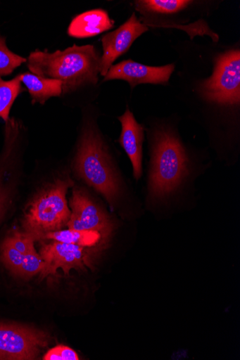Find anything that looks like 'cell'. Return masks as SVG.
I'll return each mask as SVG.
<instances>
[{
	"label": "cell",
	"instance_id": "6da1fadb",
	"mask_svg": "<svg viewBox=\"0 0 240 360\" xmlns=\"http://www.w3.org/2000/svg\"><path fill=\"white\" fill-rule=\"evenodd\" d=\"M149 138L147 200L153 205L167 203L194 188L208 167L195 161L172 126L159 124Z\"/></svg>",
	"mask_w": 240,
	"mask_h": 360
},
{
	"label": "cell",
	"instance_id": "7a4b0ae2",
	"mask_svg": "<svg viewBox=\"0 0 240 360\" xmlns=\"http://www.w3.org/2000/svg\"><path fill=\"white\" fill-rule=\"evenodd\" d=\"M72 167L77 176L111 206L121 198L125 183L104 136L91 117L84 119Z\"/></svg>",
	"mask_w": 240,
	"mask_h": 360
},
{
	"label": "cell",
	"instance_id": "3957f363",
	"mask_svg": "<svg viewBox=\"0 0 240 360\" xmlns=\"http://www.w3.org/2000/svg\"><path fill=\"white\" fill-rule=\"evenodd\" d=\"M101 55L92 45H74L49 53L37 49L27 58L30 72L63 84L62 96L74 94L97 84Z\"/></svg>",
	"mask_w": 240,
	"mask_h": 360
},
{
	"label": "cell",
	"instance_id": "277c9868",
	"mask_svg": "<svg viewBox=\"0 0 240 360\" xmlns=\"http://www.w3.org/2000/svg\"><path fill=\"white\" fill-rule=\"evenodd\" d=\"M75 186L70 178L58 179L39 193L25 215V232L39 240L44 235L59 231L66 226L71 217L66 193Z\"/></svg>",
	"mask_w": 240,
	"mask_h": 360
},
{
	"label": "cell",
	"instance_id": "5b68a950",
	"mask_svg": "<svg viewBox=\"0 0 240 360\" xmlns=\"http://www.w3.org/2000/svg\"><path fill=\"white\" fill-rule=\"evenodd\" d=\"M202 96L210 103L239 106L240 102V51L231 50L216 60L213 76L201 85Z\"/></svg>",
	"mask_w": 240,
	"mask_h": 360
},
{
	"label": "cell",
	"instance_id": "8992f818",
	"mask_svg": "<svg viewBox=\"0 0 240 360\" xmlns=\"http://www.w3.org/2000/svg\"><path fill=\"white\" fill-rule=\"evenodd\" d=\"M50 342L49 335L30 327L0 323V359H36Z\"/></svg>",
	"mask_w": 240,
	"mask_h": 360
},
{
	"label": "cell",
	"instance_id": "52a82bcc",
	"mask_svg": "<svg viewBox=\"0 0 240 360\" xmlns=\"http://www.w3.org/2000/svg\"><path fill=\"white\" fill-rule=\"evenodd\" d=\"M23 125L11 118L4 129V144L0 153V220L11 202L15 188L12 171L18 167L23 143Z\"/></svg>",
	"mask_w": 240,
	"mask_h": 360
},
{
	"label": "cell",
	"instance_id": "ba28073f",
	"mask_svg": "<svg viewBox=\"0 0 240 360\" xmlns=\"http://www.w3.org/2000/svg\"><path fill=\"white\" fill-rule=\"evenodd\" d=\"M71 217L66 226L80 231L99 233L106 242L113 233L115 225L109 215L96 204L87 191L74 186L70 200Z\"/></svg>",
	"mask_w": 240,
	"mask_h": 360
},
{
	"label": "cell",
	"instance_id": "9c48e42d",
	"mask_svg": "<svg viewBox=\"0 0 240 360\" xmlns=\"http://www.w3.org/2000/svg\"><path fill=\"white\" fill-rule=\"evenodd\" d=\"M149 30V27L134 13L117 30L101 38L103 53L100 60V75L106 77L113 63L130 49L135 40Z\"/></svg>",
	"mask_w": 240,
	"mask_h": 360
},
{
	"label": "cell",
	"instance_id": "30bf717a",
	"mask_svg": "<svg viewBox=\"0 0 240 360\" xmlns=\"http://www.w3.org/2000/svg\"><path fill=\"white\" fill-rule=\"evenodd\" d=\"M40 255L45 264L40 273L42 279L56 275L58 269H62L65 275L73 269L84 270L88 263L86 248L56 241L43 245Z\"/></svg>",
	"mask_w": 240,
	"mask_h": 360
},
{
	"label": "cell",
	"instance_id": "8fae6325",
	"mask_svg": "<svg viewBox=\"0 0 240 360\" xmlns=\"http://www.w3.org/2000/svg\"><path fill=\"white\" fill-rule=\"evenodd\" d=\"M175 65L163 67H150L127 60L113 65L103 82L111 80H124L129 83L131 89L144 84H165L175 71Z\"/></svg>",
	"mask_w": 240,
	"mask_h": 360
},
{
	"label": "cell",
	"instance_id": "7c38bea8",
	"mask_svg": "<svg viewBox=\"0 0 240 360\" xmlns=\"http://www.w3.org/2000/svg\"><path fill=\"white\" fill-rule=\"evenodd\" d=\"M122 130L118 142L130 160L132 175L136 181L143 176L144 143L145 141L144 127L137 122L133 113L128 108L118 117Z\"/></svg>",
	"mask_w": 240,
	"mask_h": 360
},
{
	"label": "cell",
	"instance_id": "4fadbf2b",
	"mask_svg": "<svg viewBox=\"0 0 240 360\" xmlns=\"http://www.w3.org/2000/svg\"><path fill=\"white\" fill-rule=\"evenodd\" d=\"M114 25L107 11L94 9L76 16L68 26L67 34L75 39H88L112 29Z\"/></svg>",
	"mask_w": 240,
	"mask_h": 360
},
{
	"label": "cell",
	"instance_id": "5bb4252c",
	"mask_svg": "<svg viewBox=\"0 0 240 360\" xmlns=\"http://www.w3.org/2000/svg\"><path fill=\"white\" fill-rule=\"evenodd\" d=\"M19 77L32 98V105L39 103L44 105L50 98L62 96L63 84L59 80L44 78L30 72L20 74Z\"/></svg>",
	"mask_w": 240,
	"mask_h": 360
},
{
	"label": "cell",
	"instance_id": "9a60e30c",
	"mask_svg": "<svg viewBox=\"0 0 240 360\" xmlns=\"http://www.w3.org/2000/svg\"><path fill=\"white\" fill-rule=\"evenodd\" d=\"M42 239L75 245L84 248H94L100 243L104 244L106 243L102 236L98 232L80 231L72 230V229L47 233Z\"/></svg>",
	"mask_w": 240,
	"mask_h": 360
},
{
	"label": "cell",
	"instance_id": "2e32d148",
	"mask_svg": "<svg viewBox=\"0 0 240 360\" xmlns=\"http://www.w3.org/2000/svg\"><path fill=\"white\" fill-rule=\"evenodd\" d=\"M25 91L19 75L9 81L0 77V118L5 123L11 118V110L17 98Z\"/></svg>",
	"mask_w": 240,
	"mask_h": 360
},
{
	"label": "cell",
	"instance_id": "e0dca14e",
	"mask_svg": "<svg viewBox=\"0 0 240 360\" xmlns=\"http://www.w3.org/2000/svg\"><path fill=\"white\" fill-rule=\"evenodd\" d=\"M188 0H140L135 1L137 11L141 13L170 15L179 13L190 5Z\"/></svg>",
	"mask_w": 240,
	"mask_h": 360
},
{
	"label": "cell",
	"instance_id": "ac0fdd59",
	"mask_svg": "<svg viewBox=\"0 0 240 360\" xmlns=\"http://www.w3.org/2000/svg\"><path fill=\"white\" fill-rule=\"evenodd\" d=\"M27 58L14 53L8 46L7 39L0 35V77L11 75Z\"/></svg>",
	"mask_w": 240,
	"mask_h": 360
},
{
	"label": "cell",
	"instance_id": "d6986e66",
	"mask_svg": "<svg viewBox=\"0 0 240 360\" xmlns=\"http://www.w3.org/2000/svg\"><path fill=\"white\" fill-rule=\"evenodd\" d=\"M44 265V261L34 247L24 255L18 276L23 278H30L37 275L42 271Z\"/></svg>",
	"mask_w": 240,
	"mask_h": 360
},
{
	"label": "cell",
	"instance_id": "ffe728a7",
	"mask_svg": "<svg viewBox=\"0 0 240 360\" xmlns=\"http://www.w3.org/2000/svg\"><path fill=\"white\" fill-rule=\"evenodd\" d=\"M24 254L16 250L6 239L1 248V259L6 268L13 274L18 276Z\"/></svg>",
	"mask_w": 240,
	"mask_h": 360
},
{
	"label": "cell",
	"instance_id": "44dd1931",
	"mask_svg": "<svg viewBox=\"0 0 240 360\" xmlns=\"http://www.w3.org/2000/svg\"><path fill=\"white\" fill-rule=\"evenodd\" d=\"M6 239L16 250L24 255L35 247L34 246V243L36 240L25 232L16 231Z\"/></svg>",
	"mask_w": 240,
	"mask_h": 360
},
{
	"label": "cell",
	"instance_id": "7402d4cb",
	"mask_svg": "<svg viewBox=\"0 0 240 360\" xmlns=\"http://www.w3.org/2000/svg\"><path fill=\"white\" fill-rule=\"evenodd\" d=\"M44 360H79L77 353L64 345L56 346L49 350L44 356Z\"/></svg>",
	"mask_w": 240,
	"mask_h": 360
}]
</instances>
